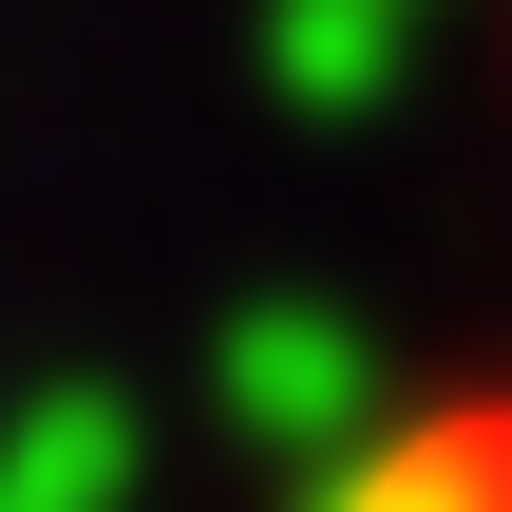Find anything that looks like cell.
Listing matches in <instances>:
<instances>
[{"mask_svg": "<svg viewBox=\"0 0 512 512\" xmlns=\"http://www.w3.org/2000/svg\"><path fill=\"white\" fill-rule=\"evenodd\" d=\"M304 512H512V342L456 361V380H418V399H380L323 456Z\"/></svg>", "mask_w": 512, "mask_h": 512, "instance_id": "1", "label": "cell"}]
</instances>
